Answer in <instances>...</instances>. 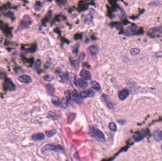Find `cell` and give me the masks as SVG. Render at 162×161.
Segmentation results:
<instances>
[{"mask_svg":"<svg viewBox=\"0 0 162 161\" xmlns=\"http://www.w3.org/2000/svg\"><path fill=\"white\" fill-rule=\"evenodd\" d=\"M89 135L90 136L96 138L100 142H104L105 141V137L103 133L100 130L96 129L92 126L90 127L89 129Z\"/></svg>","mask_w":162,"mask_h":161,"instance_id":"1","label":"cell"},{"mask_svg":"<svg viewBox=\"0 0 162 161\" xmlns=\"http://www.w3.org/2000/svg\"><path fill=\"white\" fill-rule=\"evenodd\" d=\"M144 30L142 28H139L137 25L132 24L128 27L125 30V34L127 36H133L136 35H142Z\"/></svg>","mask_w":162,"mask_h":161,"instance_id":"2","label":"cell"},{"mask_svg":"<svg viewBox=\"0 0 162 161\" xmlns=\"http://www.w3.org/2000/svg\"><path fill=\"white\" fill-rule=\"evenodd\" d=\"M147 35L152 38L162 37V26L151 28L148 30Z\"/></svg>","mask_w":162,"mask_h":161,"instance_id":"3","label":"cell"},{"mask_svg":"<svg viewBox=\"0 0 162 161\" xmlns=\"http://www.w3.org/2000/svg\"><path fill=\"white\" fill-rule=\"evenodd\" d=\"M148 134V131L147 130H143L135 133L133 136V138L135 141L139 142L142 140L145 137H146Z\"/></svg>","mask_w":162,"mask_h":161,"instance_id":"4","label":"cell"},{"mask_svg":"<svg viewBox=\"0 0 162 161\" xmlns=\"http://www.w3.org/2000/svg\"><path fill=\"white\" fill-rule=\"evenodd\" d=\"M44 149L46 151H53L56 152H62L64 148L63 146L60 145H54L48 144L45 145Z\"/></svg>","mask_w":162,"mask_h":161,"instance_id":"5","label":"cell"},{"mask_svg":"<svg viewBox=\"0 0 162 161\" xmlns=\"http://www.w3.org/2000/svg\"><path fill=\"white\" fill-rule=\"evenodd\" d=\"M70 157L73 161H79L80 160L77 149L74 147L72 146L70 150Z\"/></svg>","mask_w":162,"mask_h":161,"instance_id":"6","label":"cell"},{"mask_svg":"<svg viewBox=\"0 0 162 161\" xmlns=\"http://www.w3.org/2000/svg\"><path fill=\"white\" fill-rule=\"evenodd\" d=\"M130 95V91L128 89H125L120 91L118 93V98L122 101L125 100Z\"/></svg>","mask_w":162,"mask_h":161,"instance_id":"7","label":"cell"},{"mask_svg":"<svg viewBox=\"0 0 162 161\" xmlns=\"http://www.w3.org/2000/svg\"><path fill=\"white\" fill-rule=\"evenodd\" d=\"M94 95V93L93 92V91L91 90L88 91H83L81 92V93L80 94V96L81 97V98H83V99L93 97Z\"/></svg>","mask_w":162,"mask_h":161,"instance_id":"8","label":"cell"},{"mask_svg":"<svg viewBox=\"0 0 162 161\" xmlns=\"http://www.w3.org/2000/svg\"><path fill=\"white\" fill-rule=\"evenodd\" d=\"M81 77L86 80H90L92 78V75L89 71L85 69H83L80 72Z\"/></svg>","mask_w":162,"mask_h":161,"instance_id":"9","label":"cell"},{"mask_svg":"<svg viewBox=\"0 0 162 161\" xmlns=\"http://www.w3.org/2000/svg\"><path fill=\"white\" fill-rule=\"evenodd\" d=\"M19 80L20 81V82L25 83V84H28L32 82V79L31 77L28 76V75H21L18 77Z\"/></svg>","mask_w":162,"mask_h":161,"instance_id":"10","label":"cell"},{"mask_svg":"<svg viewBox=\"0 0 162 161\" xmlns=\"http://www.w3.org/2000/svg\"><path fill=\"white\" fill-rule=\"evenodd\" d=\"M68 79V75L66 73H59L57 74V79L62 82H66Z\"/></svg>","mask_w":162,"mask_h":161,"instance_id":"11","label":"cell"},{"mask_svg":"<svg viewBox=\"0 0 162 161\" xmlns=\"http://www.w3.org/2000/svg\"><path fill=\"white\" fill-rule=\"evenodd\" d=\"M75 84L77 86L83 89L86 88L88 85V84L87 82H86L85 80L81 78H79L76 80L75 82Z\"/></svg>","mask_w":162,"mask_h":161,"instance_id":"12","label":"cell"},{"mask_svg":"<svg viewBox=\"0 0 162 161\" xmlns=\"http://www.w3.org/2000/svg\"><path fill=\"white\" fill-rule=\"evenodd\" d=\"M45 137L44 134L42 133H37L33 134L32 136L33 140L35 141H41Z\"/></svg>","mask_w":162,"mask_h":161,"instance_id":"13","label":"cell"},{"mask_svg":"<svg viewBox=\"0 0 162 161\" xmlns=\"http://www.w3.org/2000/svg\"><path fill=\"white\" fill-rule=\"evenodd\" d=\"M72 97L73 100L75 102H76L77 103L81 104V97H79L78 92L76 90H74L72 92Z\"/></svg>","mask_w":162,"mask_h":161,"instance_id":"14","label":"cell"},{"mask_svg":"<svg viewBox=\"0 0 162 161\" xmlns=\"http://www.w3.org/2000/svg\"><path fill=\"white\" fill-rule=\"evenodd\" d=\"M88 51L93 55H96L99 52V48L95 45H91L88 48Z\"/></svg>","mask_w":162,"mask_h":161,"instance_id":"15","label":"cell"},{"mask_svg":"<svg viewBox=\"0 0 162 161\" xmlns=\"http://www.w3.org/2000/svg\"><path fill=\"white\" fill-rule=\"evenodd\" d=\"M154 139L156 141H162V131H156L153 134Z\"/></svg>","mask_w":162,"mask_h":161,"instance_id":"16","label":"cell"},{"mask_svg":"<svg viewBox=\"0 0 162 161\" xmlns=\"http://www.w3.org/2000/svg\"><path fill=\"white\" fill-rule=\"evenodd\" d=\"M52 103L55 106L61 107V103H62L60 100L59 98L57 96L53 97L52 98Z\"/></svg>","mask_w":162,"mask_h":161,"instance_id":"17","label":"cell"},{"mask_svg":"<svg viewBox=\"0 0 162 161\" xmlns=\"http://www.w3.org/2000/svg\"><path fill=\"white\" fill-rule=\"evenodd\" d=\"M91 85L92 88L94 89H95V90H96L99 91L101 89L100 85L96 81H92L91 82Z\"/></svg>","mask_w":162,"mask_h":161,"instance_id":"18","label":"cell"},{"mask_svg":"<svg viewBox=\"0 0 162 161\" xmlns=\"http://www.w3.org/2000/svg\"><path fill=\"white\" fill-rule=\"evenodd\" d=\"M93 20V17L91 14H87L85 18L84 21L85 24H89L92 22Z\"/></svg>","mask_w":162,"mask_h":161,"instance_id":"19","label":"cell"},{"mask_svg":"<svg viewBox=\"0 0 162 161\" xmlns=\"http://www.w3.org/2000/svg\"><path fill=\"white\" fill-rule=\"evenodd\" d=\"M48 89V93L49 95L52 96L54 95V93L55 92V89L53 86L50 84H48L47 86Z\"/></svg>","mask_w":162,"mask_h":161,"instance_id":"20","label":"cell"},{"mask_svg":"<svg viewBox=\"0 0 162 161\" xmlns=\"http://www.w3.org/2000/svg\"><path fill=\"white\" fill-rule=\"evenodd\" d=\"M48 116L49 118L52 119L53 120H56L58 119V117L57 114L52 112H49L48 114Z\"/></svg>","mask_w":162,"mask_h":161,"instance_id":"21","label":"cell"},{"mask_svg":"<svg viewBox=\"0 0 162 161\" xmlns=\"http://www.w3.org/2000/svg\"><path fill=\"white\" fill-rule=\"evenodd\" d=\"M140 49L138 48L131 49L130 50V52L131 55H133V56L138 55L140 53Z\"/></svg>","mask_w":162,"mask_h":161,"instance_id":"22","label":"cell"},{"mask_svg":"<svg viewBox=\"0 0 162 161\" xmlns=\"http://www.w3.org/2000/svg\"><path fill=\"white\" fill-rule=\"evenodd\" d=\"M65 99L68 102L70 101L71 99V94L70 91L69 90H67L65 92Z\"/></svg>","mask_w":162,"mask_h":161,"instance_id":"23","label":"cell"},{"mask_svg":"<svg viewBox=\"0 0 162 161\" xmlns=\"http://www.w3.org/2000/svg\"><path fill=\"white\" fill-rule=\"evenodd\" d=\"M109 128L113 131H116L117 130V126L114 122H111L109 123Z\"/></svg>","mask_w":162,"mask_h":161,"instance_id":"24","label":"cell"},{"mask_svg":"<svg viewBox=\"0 0 162 161\" xmlns=\"http://www.w3.org/2000/svg\"><path fill=\"white\" fill-rule=\"evenodd\" d=\"M56 133V130H52V131H49L46 132V135L47 136V137H53L55 135V134Z\"/></svg>","mask_w":162,"mask_h":161,"instance_id":"25","label":"cell"},{"mask_svg":"<svg viewBox=\"0 0 162 161\" xmlns=\"http://www.w3.org/2000/svg\"><path fill=\"white\" fill-rule=\"evenodd\" d=\"M119 17L121 18V19H123L125 17H126V14H125V13L124 12V11L123 10H121L119 11Z\"/></svg>","mask_w":162,"mask_h":161,"instance_id":"26","label":"cell"},{"mask_svg":"<svg viewBox=\"0 0 162 161\" xmlns=\"http://www.w3.org/2000/svg\"><path fill=\"white\" fill-rule=\"evenodd\" d=\"M155 56L157 58H161L162 57V51H159L156 52Z\"/></svg>","mask_w":162,"mask_h":161,"instance_id":"27","label":"cell"},{"mask_svg":"<svg viewBox=\"0 0 162 161\" xmlns=\"http://www.w3.org/2000/svg\"><path fill=\"white\" fill-rule=\"evenodd\" d=\"M78 48H79V46H77L74 49V50H73V54H74L75 56L77 55L78 54Z\"/></svg>","mask_w":162,"mask_h":161,"instance_id":"28","label":"cell"},{"mask_svg":"<svg viewBox=\"0 0 162 161\" xmlns=\"http://www.w3.org/2000/svg\"><path fill=\"white\" fill-rule=\"evenodd\" d=\"M44 78L45 80L46 81H50L52 80V79L51 78V77L49 76H44Z\"/></svg>","mask_w":162,"mask_h":161,"instance_id":"29","label":"cell"},{"mask_svg":"<svg viewBox=\"0 0 162 161\" xmlns=\"http://www.w3.org/2000/svg\"><path fill=\"white\" fill-rule=\"evenodd\" d=\"M161 149H162V145H161Z\"/></svg>","mask_w":162,"mask_h":161,"instance_id":"30","label":"cell"}]
</instances>
